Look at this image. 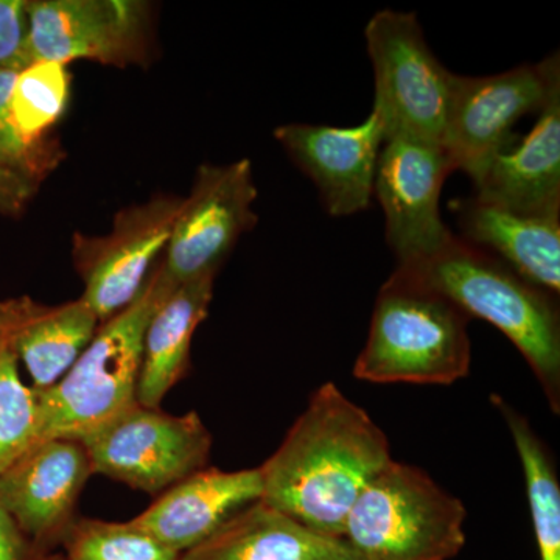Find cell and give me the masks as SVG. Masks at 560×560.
Wrapping results in <instances>:
<instances>
[{
  "label": "cell",
  "instance_id": "83f0119b",
  "mask_svg": "<svg viewBox=\"0 0 560 560\" xmlns=\"http://www.w3.org/2000/svg\"><path fill=\"white\" fill-rule=\"evenodd\" d=\"M38 187L0 168V215L20 217L31 202Z\"/></svg>",
  "mask_w": 560,
  "mask_h": 560
},
{
  "label": "cell",
  "instance_id": "e0dca14e",
  "mask_svg": "<svg viewBox=\"0 0 560 560\" xmlns=\"http://www.w3.org/2000/svg\"><path fill=\"white\" fill-rule=\"evenodd\" d=\"M101 324L81 300L61 305L39 304L28 296L0 302V337L31 372L36 390L60 381Z\"/></svg>",
  "mask_w": 560,
  "mask_h": 560
},
{
  "label": "cell",
  "instance_id": "6da1fadb",
  "mask_svg": "<svg viewBox=\"0 0 560 560\" xmlns=\"http://www.w3.org/2000/svg\"><path fill=\"white\" fill-rule=\"evenodd\" d=\"M390 460L381 427L327 382L259 467L260 501L313 533L342 539L353 504Z\"/></svg>",
  "mask_w": 560,
  "mask_h": 560
},
{
  "label": "cell",
  "instance_id": "5bb4252c",
  "mask_svg": "<svg viewBox=\"0 0 560 560\" xmlns=\"http://www.w3.org/2000/svg\"><path fill=\"white\" fill-rule=\"evenodd\" d=\"M275 138L319 191L331 217H350L371 208L375 173L386 140L377 109L355 127L289 124Z\"/></svg>",
  "mask_w": 560,
  "mask_h": 560
},
{
  "label": "cell",
  "instance_id": "d4e9b609",
  "mask_svg": "<svg viewBox=\"0 0 560 560\" xmlns=\"http://www.w3.org/2000/svg\"><path fill=\"white\" fill-rule=\"evenodd\" d=\"M18 72L20 70L0 68V168L38 187L60 164L62 151L50 139L33 143L21 135L10 106Z\"/></svg>",
  "mask_w": 560,
  "mask_h": 560
},
{
  "label": "cell",
  "instance_id": "9c48e42d",
  "mask_svg": "<svg viewBox=\"0 0 560 560\" xmlns=\"http://www.w3.org/2000/svg\"><path fill=\"white\" fill-rule=\"evenodd\" d=\"M22 69L32 62L88 60L127 68L150 58V7L139 0L27 2Z\"/></svg>",
  "mask_w": 560,
  "mask_h": 560
},
{
  "label": "cell",
  "instance_id": "8fae6325",
  "mask_svg": "<svg viewBox=\"0 0 560 560\" xmlns=\"http://www.w3.org/2000/svg\"><path fill=\"white\" fill-rule=\"evenodd\" d=\"M253 165L248 160L201 165L173 226L162 270L173 287L217 275L235 243L257 223Z\"/></svg>",
  "mask_w": 560,
  "mask_h": 560
},
{
  "label": "cell",
  "instance_id": "7c38bea8",
  "mask_svg": "<svg viewBox=\"0 0 560 560\" xmlns=\"http://www.w3.org/2000/svg\"><path fill=\"white\" fill-rule=\"evenodd\" d=\"M453 165L440 143L389 138L375 173L374 197L386 220V242L405 264L429 256L453 232L441 215V194Z\"/></svg>",
  "mask_w": 560,
  "mask_h": 560
},
{
  "label": "cell",
  "instance_id": "cb8c5ba5",
  "mask_svg": "<svg viewBox=\"0 0 560 560\" xmlns=\"http://www.w3.org/2000/svg\"><path fill=\"white\" fill-rule=\"evenodd\" d=\"M18 361L0 337V474L38 442V397L22 382Z\"/></svg>",
  "mask_w": 560,
  "mask_h": 560
},
{
  "label": "cell",
  "instance_id": "7a4b0ae2",
  "mask_svg": "<svg viewBox=\"0 0 560 560\" xmlns=\"http://www.w3.org/2000/svg\"><path fill=\"white\" fill-rule=\"evenodd\" d=\"M396 270L436 291L470 319L497 327L522 353L559 415L560 316L555 294L455 234L429 256L397 264Z\"/></svg>",
  "mask_w": 560,
  "mask_h": 560
},
{
  "label": "cell",
  "instance_id": "30bf717a",
  "mask_svg": "<svg viewBox=\"0 0 560 560\" xmlns=\"http://www.w3.org/2000/svg\"><path fill=\"white\" fill-rule=\"evenodd\" d=\"M183 202L175 195H156L143 205L121 209L103 237L73 235V264L84 282L80 300L101 323L139 296L167 248Z\"/></svg>",
  "mask_w": 560,
  "mask_h": 560
},
{
  "label": "cell",
  "instance_id": "7402d4cb",
  "mask_svg": "<svg viewBox=\"0 0 560 560\" xmlns=\"http://www.w3.org/2000/svg\"><path fill=\"white\" fill-rule=\"evenodd\" d=\"M69 90V70L60 62H32L18 72L10 106L21 135L28 142L49 140L47 132L68 108Z\"/></svg>",
  "mask_w": 560,
  "mask_h": 560
},
{
  "label": "cell",
  "instance_id": "2e32d148",
  "mask_svg": "<svg viewBox=\"0 0 560 560\" xmlns=\"http://www.w3.org/2000/svg\"><path fill=\"white\" fill-rule=\"evenodd\" d=\"M471 197L523 213L560 215V84L528 135L500 151L474 178Z\"/></svg>",
  "mask_w": 560,
  "mask_h": 560
},
{
  "label": "cell",
  "instance_id": "5b68a950",
  "mask_svg": "<svg viewBox=\"0 0 560 560\" xmlns=\"http://www.w3.org/2000/svg\"><path fill=\"white\" fill-rule=\"evenodd\" d=\"M466 518L458 497L393 459L353 504L342 540L361 560H451L466 545Z\"/></svg>",
  "mask_w": 560,
  "mask_h": 560
},
{
  "label": "cell",
  "instance_id": "4316f807",
  "mask_svg": "<svg viewBox=\"0 0 560 560\" xmlns=\"http://www.w3.org/2000/svg\"><path fill=\"white\" fill-rule=\"evenodd\" d=\"M40 555L0 503V560H40Z\"/></svg>",
  "mask_w": 560,
  "mask_h": 560
},
{
  "label": "cell",
  "instance_id": "ac0fdd59",
  "mask_svg": "<svg viewBox=\"0 0 560 560\" xmlns=\"http://www.w3.org/2000/svg\"><path fill=\"white\" fill-rule=\"evenodd\" d=\"M459 237L558 296L560 291V215L523 213L470 197L452 202Z\"/></svg>",
  "mask_w": 560,
  "mask_h": 560
},
{
  "label": "cell",
  "instance_id": "8992f818",
  "mask_svg": "<svg viewBox=\"0 0 560 560\" xmlns=\"http://www.w3.org/2000/svg\"><path fill=\"white\" fill-rule=\"evenodd\" d=\"M374 68L377 109L386 139L410 138L440 143L451 106V72L430 49L415 13L381 10L364 28Z\"/></svg>",
  "mask_w": 560,
  "mask_h": 560
},
{
  "label": "cell",
  "instance_id": "ffe728a7",
  "mask_svg": "<svg viewBox=\"0 0 560 560\" xmlns=\"http://www.w3.org/2000/svg\"><path fill=\"white\" fill-rule=\"evenodd\" d=\"M215 276L180 283L151 316L136 394L143 407L161 408L173 386L189 374L191 341L208 316Z\"/></svg>",
  "mask_w": 560,
  "mask_h": 560
},
{
  "label": "cell",
  "instance_id": "44dd1931",
  "mask_svg": "<svg viewBox=\"0 0 560 560\" xmlns=\"http://www.w3.org/2000/svg\"><path fill=\"white\" fill-rule=\"evenodd\" d=\"M490 400L506 420L521 458L539 558L560 560V485L551 453L525 416L499 396Z\"/></svg>",
  "mask_w": 560,
  "mask_h": 560
},
{
  "label": "cell",
  "instance_id": "d6986e66",
  "mask_svg": "<svg viewBox=\"0 0 560 560\" xmlns=\"http://www.w3.org/2000/svg\"><path fill=\"white\" fill-rule=\"evenodd\" d=\"M178 560H361L342 539L320 536L264 501L250 504Z\"/></svg>",
  "mask_w": 560,
  "mask_h": 560
},
{
  "label": "cell",
  "instance_id": "277c9868",
  "mask_svg": "<svg viewBox=\"0 0 560 560\" xmlns=\"http://www.w3.org/2000/svg\"><path fill=\"white\" fill-rule=\"evenodd\" d=\"M469 316L399 271L383 283L353 377L448 386L469 375Z\"/></svg>",
  "mask_w": 560,
  "mask_h": 560
},
{
  "label": "cell",
  "instance_id": "f1b7e54d",
  "mask_svg": "<svg viewBox=\"0 0 560 560\" xmlns=\"http://www.w3.org/2000/svg\"><path fill=\"white\" fill-rule=\"evenodd\" d=\"M40 560H66V558L61 555V552L55 551L50 552V555L44 556V558Z\"/></svg>",
  "mask_w": 560,
  "mask_h": 560
},
{
  "label": "cell",
  "instance_id": "484cf974",
  "mask_svg": "<svg viewBox=\"0 0 560 560\" xmlns=\"http://www.w3.org/2000/svg\"><path fill=\"white\" fill-rule=\"evenodd\" d=\"M25 9L24 0H0V68L22 69L28 28Z\"/></svg>",
  "mask_w": 560,
  "mask_h": 560
},
{
  "label": "cell",
  "instance_id": "603a6c76",
  "mask_svg": "<svg viewBox=\"0 0 560 560\" xmlns=\"http://www.w3.org/2000/svg\"><path fill=\"white\" fill-rule=\"evenodd\" d=\"M60 548L66 560H178L180 556L132 521L90 517L75 518Z\"/></svg>",
  "mask_w": 560,
  "mask_h": 560
},
{
  "label": "cell",
  "instance_id": "52a82bcc",
  "mask_svg": "<svg viewBox=\"0 0 560 560\" xmlns=\"http://www.w3.org/2000/svg\"><path fill=\"white\" fill-rule=\"evenodd\" d=\"M80 442L94 474L153 497L205 469L212 451L197 412L173 416L139 401Z\"/></svg>",
  "mask_w": 560,
  "mask_h": 560
},
{
  "label": "cell",
  "instance_id": "3957f363",
  "mask_svg": "<svg viewBox=\"0 0 560 560\" xmlns=\"http://www.w3.org/2000/svg\"><path fill=\"white\" fill-rule=\"evenodd\" d=\"M154 265L139 296L124 311L103 320L72 368L38 397V442L83 441L135 405L143 338L153 313L175 290Z\"/></svg>",
  "mask_w": 560,
  "mask_h": 560
},
{
  "label": "cell",
  "instance_id": "ba28073f",
  "mask_svg": "<svg viewBox=\"0 0 560 560\" xmlns=\"http://www.w3.org/2000/svg\"><path fill=\"white\" fill-rule=\"evenodd\" d=\"M560 84V58L486 77L456 75L442 147L453 165L474 178L517 136L522 117L539 113Z\"/></svg>",
  "mask_w": 560,
  "mask_h": 560
},
{
  "label": "cell",
  "instance_id": "9a60e30c",
  "mask_svg": "<svg viewBox=\"0 0 560 560\" xmlns=\"http://www.w3.org/2000/svg\"><path fill=\"white\" fill-rule=\"evenodd\" d=\"M260 500L259 467L235 471L205 467L162 492L131 521L183 555Z\"/></svg>",
  "mask_w": 560,
  "mask_h": 560
},
{
  "label": "cell",
  "instance_id": "4fadbf2b",
  "mask_svg": "<svg viewBox=\"0 0 560 560\" xmlns=\"http://www.w3.org/2000/svg\"><path fill=\"white\" fill-rule=\"evenodd\" d=\"M91 475L80 441H39L0 474V503L33 547L50 555L79 517L77 506Z\"/></svg>",
  "mask_w": 560,
  "mask_h": 560
}]
</instances>
